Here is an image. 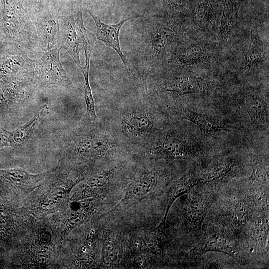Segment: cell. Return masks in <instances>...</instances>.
<instances>
[{
  "mask_svg": "<svg viewBox=\"0 0 269 269\" xmlns=\"http://www.w3.org/2000/svg\"><path fill=\"white\" fill-rule=\"evenodd\" d=\"M26 0H0V30L5 43L24 50L38 39Z\"/></svg>",
  "mask_w": 269,
  "mask_h": 269,
  "instance_id": "cell-1",
  "label": "cell"
},
{
  "mask_svg": "<svg viewBox=\"0 0 269 269\" xmlns=\"http://www.w3.org/2000/svg\"><path fill=\"white\" fill-rule=\"evenodd\" d=\"M61 47H58L56 45L46 51L40 58L34 60L33 73L40 85L45 87L58 85L64 87L71 86L72 83L60 60Z\"/></svg>",
  "mask_w": 269,
  "mask_h": 269,
  "instance_id": "cell-2",
  "label": "cell"
},
{
  "mask_svg": "<svg viewBox=\"0 0 269 269\" xmlns=\"http://www.w3.org/2000/svg\"><path fill=\"white\" fill-rule=\"evenodd\" d=\"M34 60L13 44L5 43L0 50V85L10 83L25 73H33Z\"/></svg>",
  "mask_w": 269,
  "mask_h": 269,
  "instance_id": "cell-3",
  "label": "cell"
},
{
  "mask_svg": "<svg viewBox=\"0 0 269 269\" xmlns=\"http://www.w3.org/2000/svg\"><path fill=\"white\" fill-rule=\"evenodd\" d=\"M33 23L36 36L41 49L47 51L56 45L60 35L61 15L54 6L33 12Z\"/></svg>",
  "mask_w": 269,
  "mask_h": 269,
  "instance_id": "cell-4",
  "label": "cell"
},
{
  "mask_svg": "<svg viewBox=\"0 0 269 269\" xmlns=\"http://www.w3.org/2000/svg\"><path fill=\"white\" fill-rule=\"evenodd\" d=\"M198 147L183 138L167 136L151 146L149 152L157 157L165 158H186L196 154Z\"/></svg>",
  "mask_w": 269,
  "mask_h": 269,
  "instance_id": "cell-5",
  "label": "cell"
},
{
  "mask_svg": "<svg viewBox=\"0 0 269 269\" xmlns=\"http://www.w3.org/2000/svg\"><path fill=\"white\" fill-rule=\"evenodd\" d=\"M87 11L93 19L97 27L96 38L104 42L107 46L113 49L119 56L129 75H131V69L126 57L122 51L119 35L121 29L125 23L131 19L129 17L114 24H108L101 19L91 10Z\"/></svg>",
  "mask_w": 269,
  "mask_h": 269,
  "instance_id": "cell-6",
  "label": "cell"
},
{
  "mask_svg": "<svg viewBox=\"0 0 269 269\" xmlns=\"http://www.w3.org/2000/svg\"><path fill=\"white\" fill-rule=\"evenodd\" d=\"M60 31L62 38L61 47L71 56L78 67H80L79 51L82 46L78 34L74 13L61 15Z\"/></svg>",
  "mask_w": 269,
  "mask_h": 269,
  "instance_id": "cell-7",
  "label": "cell"
},
{
  "mask_svg": "<svg viewBox=\"0 0 269 269\" xmlns=\"http://www.w3.org/2000/svg\"><path fill=\"white\" fill-rule=\"evenodd\" d=\"M160 177V172L155 169L144 171L131 184L119 204L133 199L139 200L146 198L154 190Z\"/></svg>",
  "mask_w": 269,
  "mask_h": 269,
  "instance_id": "cell-8",
  "label": "cell"
},
{
  "mask_svg": "<svg viewBox=\"0 0 269 269\" xmlns=\"http://www.w3.org/2000/svg\"><path fill=\"white\" fill-rule=\"evenodd\" d=\"M241 104L255 128L264 129L268 128L269 106L257 93H247Z\"/></svg>",
  "mask_w": 269,
  "mask_h": 269,
  "instance_id": "cell-9",
  "label": "cell"
},
{
  "mask_svg": "<svg viewBox=\"0 0 269 269\" xmlns=\"http://www.w3.org/2000/svg\"><path fill=\"white\" fill-rule=\"evenodd\" d=\"M181 118L194 124L200 129L202 134L209 136L220 131H229L231 127L221 120L194 112L188 108L179 112Z\"/></svg>",
  "mask_w": 269,
  "mask_h": 269,
  "instance_id": "cell-10",
  "label": "cell"
},
{
  "mask_svg": "<svg viewBox=\"0 0 269 269\" xmlns=\"http://www.w3.org/2000/svg\"><path fill=\"white\" fill-rule=\"evenodd\" d=\"M205 80L194 76L179 77L166 83L162 89L177 95L205 92L208 89Z\"/></svg>",
  "mask_w": 269,
  "mask_h": 269,
  "instance_id": "cell-11",
  "label": "cell"
},
{
  "mask_svg": "<svg viewBox=\"0 0 269 269\" xmlns=\"http://www.w3.org/2000/svg\"><path fill=\"white\" fill-rule=\"evenodd\" d=\"M124 130L130 135L139 137L146 134L153 128V122L146 113L135 112L124 116L122 120Z\"/></svg>",
  "mask_w": 269,
  "mask_h": 269,
  "instance_id": "cell-12",
  "label": "cell"
},
{
  "mask_svg": "<svg viewBox=\"0 0 269 269\" xmlns=\"http://www.w3.org/2000/svg\"><path fill=\"white\" fill-rule=\"evenodd\" d=\"M210 251L224 253L238 262L241 260L240 256L234 246L227 239L219 235L209 236L202 239L192 252L195 255H201Z\"/></svg>",
  "mask_w": 269,
  "mask_h": 269,
  "instance_id": "cell-13",
  "label": "cell"
},
{
  "mask_svg": "<svg viewBox=\"0 0 269 269\" xmlns=\"http://www.w3.org/2000/svg\"><path fill=\"white\" fill-rule=\"evenodd\" d=\"M200 183H201L200 178H197L192 172L189 171L172 184L167 193V208L161 223L166 224L168 213L174 201L181 195L190 191L194 186Z\"/></svg>",
  "mask_w": 269,
  "mask_h": 269,
  "instance_id": "cell-14",
  "label": "cell"
},
{
  "mask_svg": "<svg viewBox=\"0 0 269 269\" xmlns=\"http://www.w3.org/2000/svg\"><path fill=\"white\" fill-rule=\"evenodd\" d=\"M115 234L107 229L104 234L102 261L106 267H115L122 258V251Z\"/></svg>",
  "mask_w": 269,
  "mask_h": 269,
  "instance_id": "cell-15",
  "label": "cell"
},
{
  "mask_svg": "<svg viewBox=\"0 0 269 269\" xmlns=\"http://www.w3.org/2000/svg\"><path fill=\"white\" fill-rule=\"evenodd\" d=\"M240 5V0H224L223 11L220 20V33L225 41L228 40L230 31L238 20Z\"/></svg>",
  "mask_w": 269,
  "mask_h": 269,
  "instance_id": "cell-16",
  "label": "cell"
},
{
  "mask_svg": "<svg viewBox=\"0 0 269 269\" xmlns=\"http://www.w3.org/2000/svg\"><path fill=\"white\" fill-rule=\"evenodd\" d=\"M45 112V107H43L29 121L14 131L10 132L11 146L16 147L21 146L29 139L43 117Z\"/></svg>",
  "mask_w": 269,
  "mask_h": 269,
  "instance_id": "cell-17",
  "label": "cell"
},
{
  "mask_svg": "<svg viewBox=\"0 0 269 269\" xmlns=\"http://www.w3.org/2000/svg\"><path fill=\"white\" fill-rule=\"evenodd\" d=\"M206 212V207L203 202H190L185 209L184 219L186 226L194 230H200Z\"/></svg>",
  "mask_w": 269,
  "mask_h": 269,
  "instance_id": "cell-18",
  "label": "cell"
},
{
  "mask_svg": "<svg viewBox=\"0 0 269 269\" xmlns=\"http://www.w3.org/2000/svg\"><path fill=\"white\" fill-rule=\"evenodd\" d=\"M265 54V46L257 32L252 30L248 51L244 60L245 68L251 70L258 65Z\"/></svg>",
  "mask_w": 269,
  "mask_h": 269,
  "instance_id": "cell-19",
  "label": "cell"
},
{
  "mask_svg": "<svg viewBox=\"0 0 269 269\" xmlns=\"http://www.w3.org/2000/svg\"><path fill=\"white\" fill-rule=\"evenodd\" d=\"M110 148V144L107 140L98 137L85 139L78 145V150L81 153L92 156H102Z\"/></svg>",
  "mask_w": 269,
  "mask_h": 269,
  "instance_id": "cell-20",
  "label": "cell"
},
{
  "mask_svg": "<svg viewBox=\"0 0 269 269\" xmlns=\"http://www.w3.org/2000/svg\"><path fill=\"white\" fill-rule=\"evenodd\" d=\"M174 36L172 30L166 27L156 25L150 32V43L152 51L155 54L161 53Z\"/></svg>",
  "mask_w": 269,
  "mask_h": 269,
  "instance_id": "cell-21",
  "label": "cell"
},
{
  "mask_svg": "<svg viewBox=\"0 0 269 269\" xmlns=\"http://www.w3.org/2000/svg\"><path fill=\"white\" fill-rule=\"evenodd\" d=\"M90 59H85L84 67H80L84 78V93L86 105V115L92 120H95L97 116L91 89L89 83Z\"/></svg>",
  "mask_w": 269,
  "mask_h": 269,
  "instance_id": "cell-22",
  "label": "cell"
},
{
  "mask_svg": "<svg viewBox=\"0 0 269 269\" xmlns=\"http://www.w3.org/2000/svg\"><path fill=\"white\" fill-rule=\"evenodd\" d=\"M231 161L220 162L211 168L201 179V183H210L218 181L226 176L233 168Z\"/></svg>",
  "mask_w": 269,
  "mask_h": 269,
  "instance_id": "cell-23",
  "label": "cell"
},
{
  "mask_svg": "<svg viewBox=\"0 0 269 269\" xmlns=\"http://www.w3.org/2000/svg\"><path fill=\"white\" fill-rule=\"evenodd\" d=\"M252 160V168L253 172L249 179L252 182L258 184H264L268 182L269 170L267 167L257 157H254Z\"/></svg>",
  "mask_w": 269,
  "mask_h": 269,
  "instance_id": "cell-24",
  "label": "cell"
},
{
  "mask_svg": "<svg viewBox=\"0 0 269 269\" xmlns=\"http://www.w3.org/2000/svg\"><path fill=\"white\" fill-rule=\"evenodd\" d=\"M204 54L202 48L199 45H196L183 52L180 55L178 60L180 63L187 64L203 58Z\"/></svg>",
  "mask_w": 269,
  "mask_h": 269,
  "instance_id": "cell-25",
  "label": "cell"
},
{
  "mask_svg": "<svg viewBox=\"0 0 269 269\" xmlns=\"http://www.w3.org/2000/svg\"><path fill=\"white\" fill-rule=\"evenodd\" d=\"M250 206L246 202L242 201L237 203L235 209L236 221L240 225L246 224L250 210Z\"/></svg>",
  "mask_w": 269,
  "mask_h": 269,
  "instance_id": "cell-26",
  "label": "cell"
},
{
  "mask_svg": "<svg viewBox=\"0 0 269 269\" xmlns=\"http://www.w3.org/2000/svg\"><path fill=\"white\" fill-rule=\"evenodd\" d=\"M210 16V7L209 6L202 4L196 10L195 13V18L199 23H206L208 21Z\"/></svg>",
  "mask_w": 269,
  "mask_h": 269,
  "instance_id": "cell-27",
  "label": "cell"
},
{
  "mask_svg": "<svg viewBox=\"0 0 269 269\" xmlns=\"http://www.w3.org/2000/svg\"><path fill=\"white\" fill-rule=\"evenodd\" d=\"M56 0H28L27 3L30 5L33 10L32 12L54 6Z\"/></svg>",
  "mask_w": 269,
  "mask_h": 269,
  "instance_id": "cell-28",
  "label": "cell"
},
{
  "mask_svg": "<svg viewBox=\"0 0 269 269\" xmlns=\"http://www.w3.org/2000/svg\"><path fill=\"white\" fill-rule=\"evenodd\" d=\"M4 228L2 229V231H4Z\"/></svg>",
  "mask_w": 269,
  "mask_h": 269,
  "instance_id": "cell-29",
  "label": "cell"
}]
</instances>
